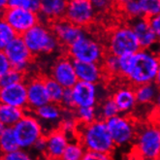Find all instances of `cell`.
I'll return each mask as SVG.
<instances>
[{"mask_svg": "<svg viewBox=\"0 0 160 160\" xmlns=\"http://www.w3.org/2000/svg\"><path fill=\"white\" fill-rule=\"evenodd\" d=\"M8 8H22L34 13H39L41 1L39 0H8Z\"/></svg>", "mask_w": 160, "mask_h": 160, "instance_id": "obj_33", "label": "cell"}, {"mask_svg": "<svg viewBox=\"0 0 160 160\" xmlns=\"http://www.w3.org/2000/svg\"><path fill=\"white\" fill-rule=\"evenodd\" d=\"M13 130L18 148L26 150L32 148L37 141L46 136L42 122L34 112H26Z\"/></svg>", "mask_w": 160, "mask_h": 160, "instance_id": "obj_7", "label": "cell"}, {"mask_svg": "<svg viewBox=\"0 0 160 160\" xmlns=\"http://www.w3.org/2000/svg\"><path fill=\"white\" fill-rule=\"evenodd\" d=\"M51 28L61 46H65L66 48L87 33L83 28L73 24L65 18L52 22L51 23Z\"/></svg>", "mask_w": 160, "mask_h": 160, "instance_id": "obj_15", "label": "cell"}, {"mask_svg": "<svg viewBox=\"0 0 160 160\" xmlns=\"http://www.w3.org/2000/svg\"><path fill=\"white\" fill-rule=\"evenodd\" d=\"M159 90L160 88L156 86L155 82L135 87L137 103L139 105H153Z\"/></svg>", "mask_w": 160, "mask_h": 160, "instance_id": "obj_24", "label": "cell"}, {"mask_svg": "<svg viewBox=\"0 0 160 160\" xmlns=\"http://www.w3.org/2000/svg\"><path fill=\"white\" fill-rule=\"evenodd\" d=\"M71 89L76 109L82 107H97L96 105L102 101V89H100V84L78 81Z\"/></svg>", "mask_w": 160, "mask_h": 160, "instance_id": "obj_13", "label": "cell"}, {"mask_svg": "<svg viewBox=\"0 0 160 160\" xmlns=\"http://www.w3.org/2000/svg\"><path fill=\"white\" fill-rule=\"evenodd\" d=\"M156 86L160 88V66H159V69H158V72H157V75H156V78H155V82Z\"/></svg>", "mask_w": 160, "mask_h": 160, "instance_id": "obj_48", "label": "cell"}, {"mask_svg": "<svg viewBox=\"0 0 160 160\" xmlns=\"http://www.w3.org/2000/svg\"><path fill=\"white\" fill-rule=\"evenodd\" d=\"M111 97L115 101L121 115L128 116V114L132 112L136 109L138 104L135 88L131 84L119 86L115 89Z\"/></svg>", "mask_w": 160, "mask_h": 160, "instance_id": "obj_17", "label": "cell"}, {"mask_svg": "<svg viewBox=\"0 0 160 160\" xmlns=\"http://www.w3.org/2000/svg\"><path fill=\"white\" fill-rule=\"evenodd\" d=\"M134 60V54H126L118 58V64H119V77L127 79L130 71L132 69Z\"/></svg>", "mask_w": 160, "mask_h": 160, "instance_id": "obj_37", "label": "cell"}, {"mask_svg": "<svg viewBox=\"0 0 160 160\" xmlns=\"http://www.w3.org/2000/svg\"><path fill=\"white\" fill-rule=\"evenodd\" d=\"M97 111L99 119L105 121L120 114L117 104L112 97H108L105 100L101 101L97 106Z\"/></svg>", "mask_w": 160, "mask_h": 160, "instance_id": "obj_27", "label": "cell"}, {"mask_svg": "<svg viewBox=\"0 0 160 160\" xmlns=\"http://www.w3.org/2000/svg\"><path fill=\"white\" fill-rule=\"evenodd\" d=\"M26 114L25 110L1 104L0 106V124L5 127H14Z\"/></svg>", "mask_w": 160, "mask_h": 160, "instance_id": "obj_23", "label": "cell"}, {"mask_svg": "<svg viewBox=\"0 0 160 160\" xmlns=\"http://www.w3.org/2000/svg\"><path fill=\"white\" fill-rule=\"evenodd\" d=\"M82 160H116L110 153H101L94 152H86Z\"/></svg>", "mask_w": 160, "mask_h": 160, "instance_id": "obj_40", "label": "cell"}, {"mask_svg": "<svg viewBox=\"0 0 160 160\" xmlns=\"http://www.w3.org/2000/svg\"><path fill=\"white\" fill-rule=\"evenodd\" d=\"M50 77L58 82L65 89H71L78 82L74 60L68 55L60 56L51 67Z\"/></svg>", "mask_w": 160, "mask_h": 160, "instance_id": "obj_12", "label": "cell"}, {"mask_svg": "<svg viewBox=\"0 0 160 160\" xmlns=\"http://www.w3.org/2000/svg\"><path fill=\"white\" fill-rule=\"evenodd\" d=\"M45 84L51 102L54 104H60L65 88L50 76L45 77Z\"/></svg>", "mask_w": 160, "mask_h": 160, "instance_id": "obj_28", "label": "cell"}, {"mask_svg": "<svg viewBox=\"0 0 160 160\" xmlns=\"http://www.w3.org/2000/svg\"><path fill=\"white\" fill-rule=\"evenodd\" d=\"M22 82H24V73L16 69H12L3 76H0V87L1 88L12 86V84Z\"/></svg>", "mask_w": 160, "mask_h": 160, "instance_id": "obj_35", "label": "cell"}, {"mask_svg": "<svg viewBox=\"0 0 160 160\" xmlns=\"http://www.w3.org/2000/svg\"><path fill=\"white\" fill-rule=\"evenodd\" d=\"M106 50L108 53L120 58L126 54H134L142 50V48L131 25L120 24L109 32Z\"/></svg>", "mask_w": 160, "mask_h": 160, "instance_id": "obj_5", "label": "cell"}, {"mask_svg": "<svg viewBox=\"0 0 160 160\" xmlns=\"http://www.w3.org/2000/svg\"><path fill=\"white\" fill-rule=\"evenodd\" d=\"M86 149L78 142L71 141L59 160H82Z\"/></svg>", "mask_w": 160, "mask_h": 160, "instance_id": "obj_30", "label": "cell"}, {"mask_svg": "<svg viewBox=\"0 0 160 160\" xmlns=\"http://www.w3.org/2000/svg\"><path fill=\"white\" fill-rule=\"evenodd\" d=\"M0 8H1L2 11H4L5 9L8 8V1L7 0H1V1H0Z\"/></svg>", "mask_w": 160, "mask_h": 160, "instance_id": "obj_47", "label": "cell"}, {"mask_svg": "<svg viewBox=\"0 0 160 160\" xmlns=\"http://www.w3.org/2000/svg\"><path fill=\"white\" fill-rule=\"evenodd\" d=\"M145 18H150L160 14V0H140Z\"/></svg>", "mask_w": 160, "mask_h": 160, "instance_id": "obj_36", "label": "cell"}, {"mask_svg": "<svg viewBox=\"0 0 160 160\" xmlns=\"http://www.w3.org/2000/svg\"><path fill=\"white\" fill-rule=\"evenodd\" d=\"M63 109L59 104H54V103H49L39 109L34 111V115L38 118V119L42 122L44 129L46 126H49L50 131H52L54 127H58L60 125V121L63 116ZM49 131V132H50Z\"/></svg>", "mask_w": 160, "mask_h": 160, "instance_id": "obj_21", "label": "cell"}, {"mask_svg": "<svg viewBox=\"0 0 160 160\" xmlns=\"http://www.w3.org/2000/svg\"><path fill=\"white\" fill-rule=\"evenodd\" d=\"M77 139L86 152L112 154L116 149L106 121L102 119H97L89 124H79Z\"/></svg>", "mask_w": 160, "mask_h": 160, "instance_id": "obj_1", "label": "cell"}, {"mask_svg": "<svg viewBox=\"0 0 160 160\" xmlns=\"http://www.w3.org/2000/svg\"><path fill=\"white\" fill-rule=\"evenodd\" d=\"M152 122H153L158 127H160V112H157V111L153 112Z\"/></svg>", "mask_w": 160, "mask_h": 160, "instance_id": "obj_45", "label": "cell"}, {"mask_svg": "<svg viewBox=\"0 0 160 160\" xmlns=\"http://www.w3.org/2000/svg\"><path fill=\"white\" fill-rule=\"evenodd\" d=\"M18 36V33L13 29L12 26L5 21L1 20L0 22V49L1 51H3Z\"/></svg>", "mask_w": 160, "mask_h": 160, "instance_id": "obj_32", "label": "cell"}, {"mask_svg": "<svg viewBox=\"0 0 160 160\" xmlns=\"http://www.w3.org/2000/svg\"><path fill=\"white\" fill-rule=\"evenodd\" d=\"M0 101L3 105L28 110L26 82H18L12 86L1 88Z\"/></svg>", "mask_w": 160, "mask_h": 160, "instance_id": "obj_16", "label": "cell"}, {"mask_svg": "<svg viewBox=\"0 0 160 160\" xmlns=\"http://www.w3.org/2000/svg\"><path fill=\"white\" fill-rule=\"evenodd\" d=\"M109 132L116 148H132L138 125L129 116L118 115L106 121Z\"/></svg>", "mask_w": 160, "mask_h": 160, "instance_id": "obj_8", "label": "cell"}, {"mask_svg": "<svg viewBox=\"0 0 160 160\" xmlns=\"http://www.w3.org/2000/svg\"><path fill=\"white\" fill-rule=\"evenodd\" d=\"M63 110H69V111H75L76 110V105H75V101L73 97L72 89H65L62 99L59 104Z\"/></svg>", "mask_w": 160, "mask_h": 160, "instance_id": "obj_39", "label": "cell"}, {"mask_svg": "<svg viewBox=\"0 0 160 160\" xmlns=\"http://www.w3.org/2000/svg\"><path fill=\"white\" fill-rule=\"evenodd\" d=\"M12 69H13V66H12L10 60L8 59L5 53L3 52H0V76H3V75L7 74Z\"/></svg>", "mask_w": 160, "mask_h": 160, "instance_id": "obj_41", "label": "cell"}, {"mask_svg": "<svg viewBox=\"0 0 160 160\" xmlns=\"http://www.w3.org/2000/svg\"><path fill=\"white\" fill-rule=\"evenodd\" d=\"M78 80L81 82L100 84L105 76V71L100 63H88L74 61Z\"/></svg>", "mask_w": 160, "mask_h": 160, "instance_id": "obj_20", "label": "cell"}, {"mask_svg": "<svg viewBox=\"0 0 160 160\" xmlns=\"http://www.w3.org/2000/svg\"><path fill=\"white\" fill-rule=\"evenodd\" d=\"M108 52L106 48L95 37L83 34L67 48V55L74 61L102 64Z\"/></svg>", "mask_w": 160, "mask_h": 160, "instance_id": "obj_6", "label": "cell"}, {"mask_svg": "<svg viewBox=\"0 0 160 160\" xmlns=\"http://www.w3.org/2000/svg\"><path fill=\"white\" fill-rule=\"evenodd\" d=\"M68 1L65 0H43L39 11L40 22L44 18L45 22L58 21L65 18Z\"/></svg>", "mask_w": 160, "mask_h": 160, "instance_id": "obj_22", "label": "cell"}, {"mask_svg": "<svg viewBox=\"0 0 160 160\" xmlns=\"http://www.w3.org/2000/svg\"><path fill=\"white\" fill-rule=\"evenodd\" d=\"M13 127H5L0 124V149L2 154H7L18 149Z\"/></svg>", "mask_w": 160, "mask_h": 160, "instance_id": "obj_25", "label": "cell"}, {"mask_svg": "<svg viewBox=\"0 0 160 160\" xmlns=\"http://www.w3.org/2000/svg\"><path fill=\"white\" fill-rule=\"evenodd\" d=\"M121 9L123 13L129 17L131 20L139 18H145L141 6L140 0H125L121 2Z\"/></svg>", "mask_w": 160, "mask_h": 160, "instance_id": "obj_31", "label": "cell"}, {"mask_svg": "<svg viewBox=\"0 0 160 160\" xmlns=\"http://www.w3.org/2000/svg\"><path fill=\"white\" fill-rule=\"evenodd\" d=\"M96 11L89 0H71L68 1L65 18L79 27L89 25L95 18Z\"/></svg>", "mask_w": 160, "mask_h": 160, "instance_id": "obj_11", "label": "cell"}, {"mask_svg": "<svg viewBox=\"0 0 160 160\" xmlns=\"http://www.w3.org/2000/svg\"><path fill=\"white\" fill-rule=\"evenodd\" d=\"M111 2L107 0H93L92 5L96 12H105L111 6Z\"/></svg>", "mask_w": 160, "mask_h": 160, "instance_id": "obj_43", "label": "cell"}, {"mask_svg": "<svg viewBox=\"0 0 160 160\" xmlns=\"http://www.w3.org/2000/svg\"><path fill=\"white\" fill-rule=\"evenodd\" d=\"M2 20L12 26L18 36H22L40 22L38 13L22 8H7L2 11Z\"/></svg>", "mask_w": 160, "mask_h": 160, "instance_id": "obj_9", "label": "cell"}, {"mask_svg": "<svg viewBox=\"0 0 160 160\" xmlns=\"http://www.w3.org/2000/svg\"><path fill=\"white\" fill-rule=\"evenodd\" d=\"M1 160H35V158L29 150L18 148L13 152L2 154Z\"/></svg>", "mask_w": 160, "mask_h": 160, "instance_id": "obj_38", "label": "cell"}, {"mask_svg": "<svg viewBox=\"0 0 160 160\" xmlns=\"http://www.w3.org/2000/svg\"><path fill=\"white\" fill-rule=\"evenodd\" d=\"M22 37L33 55L52 54L58 52L61 46L51 26L44 22L36 24Z\"/></svg>", "mask_w": 160, "mask_h": 160, "instance_id": "obj_4", "label": "cell"}, {"mask_svg": "<svg viewBox=\"0 0 160 160\" xmlns=\"http://www.w3.org/2000/svg\"><path fill=\"white\" fill-rule=\"evenodd\" d=\"M28 110L34 112L47 104L51 103L47 92L45 77H32L26 82Z\"/></svg>", "mask_w": 160, "mask_h": 160, "instance_id": "obj_14", "label": "cell"}, {"mask_svg": "<svg viewBox=\"0 0 160 160\" xmlns=\"http://www.w3.org/2000/svg\"><path fill=\"white\" fill-rule=\"evenodd\" d=\"M102 66L105 74L110 75V76H119V64L118 56L107 53L102 62Z\"/></svg>", "mask_w": 160, "mask_h": 160, "instance_id": "obj_34", "label": "cell"}, {"mask_svg": "<svg viewBox=\"0 0 160 160\" xmlns=\"http://www.w3.org/2000/svg\"><path fill=\"white\" fill-rule=\"evenodd\" d=\"M33 150L37 153H40V154H43L45 153L46 154V152H47V139H46V136L40 138L37 142L35 143V145L33 146L32 148Z\"/></svg>", "mask_w": 160, "mask_h": 160, "instance_id": "obj_44", "label": "cell"}, {"mask_svg": "<svg viewBox=\"0 0 160 160\" xmlns=\"http://www.w3.org/2000/svg\"><path fill=\"white\" fill-rule=\"evenodd\" d=\"M126 160H138V159H136L135 157H133L132 155H131V157H130V158H128V159H126Z\"/></svg>", "mask_w": 160, "mask_h": 160, "instance_id": "obj_49", "label": "cell"}, {"mask_svg": "<svg viewBox=\"0 0 160 160\" xmlns=\"http://www.w3.org/2000/svg\"><path fill=\"white\" fill-rule=\"evenodd\" d=\"M131 155L138 160H155L160 157V127L149 121L138 126L131 148Z\"/></svg>", "mask_w": 160, "mask_h": 160, "instance_id": "obj_2", "label": "cell"}, {"mask_svg": "<svg viewBox=\"0 0 160 160\" xmlns=\"http://www.w3.org/2000/svg\"><path fill=\"white\" fill-rule=\"evenodd\" d=\"M1 52H3L10 60L13 69L22 73H25V71L29 68L34 56L30 50L27 48L22 36H18Z\"/></svg>", "mask_w": 160, "mask_h": 160, "instance_id": "obj_10", "label": "cell"}, {"mask_svg": "<svg viewBox=\"0 0 160 160\" xmlns=\"http://www.w3.org/2000/svg\"><path fill=\"white\" fill-rule=\"evenodd\" d=\"M75 116L79 124H89L99 119L97 107H82L75 110Z\"/></svg>", "mask_w": 160, "mask_h": 160, "instance_id": "obj_29", "label": "cell"}, {"mask_svg": "<svg viewBox=\"0 0 160 160\" xmlns=\"http://www.w3.org/2000/svg\"><path fill=\"white\" fill-rule=\"evenodd\" d=\"M78 127H79V122L76 118V116H75V111L64 110L63 116L60 121L59 129L62 130L70 139L69 137L70 135L77 134Z\"/></svg>", "mask_w": 160, "mask_h": 160, "instance_id": "obj_26", "label": "cell"}, {"mask_svg": "<svg viewBox=\"0 0 160 160\" xmlns=\"http://www.w3.org/2000/svg\"><path fill=\"white\" fill-rule=\"evenodd\" d=\"M46 155L50 160H59L70 143V139L59 128L54 129L46 135Z\"/></svg>", "mask_w": 160, "mask_h": 160, "instance_id": "obj_18", "label": "cell"}, {"mask_svg": "<svg viewBox=\"0 0 160 160\" xmlns=\"http://www.w3.org/2000/svg\"><path fill=\"white\" fill-rule=\"evenodd\" d=\"M155 160H160V157H159V158H157V159H155Z\"/></svg>", "mask_w": 160, "mask_h": 160, "instance_id": "obj_50", "label": "cell"}, {"mask_svg": "<svg viewBox=\"0 0 160 160\" xmlns=\"http://www.w3.org/2000/svg\"><path fill=\"white\" fill-rule=\"evenodd\" d=\"M153 107H154V111H157V112H160V90L157 94V96L154 100V103H153Z\"/></svg>", "mask_w": 160, "mask_h": 160, "instance_id": "obj_46", "label": "cell"}, {"mask_svg": "<svg viewBox=\"0 0 160 160\" xmlns=\"http://www.w3.org/2000/svg\"><path fill=\"white\" fill-rule=\"evenodd\" d=\"M136 34L141 48L150 50L158 42L157 37L152 30L148 18H139L132 20L129 23Z\"/></svg>", "mask_w": 160, "mask_h": 160, "instance_id": "obj_19", "label": "cell"}, {"mask_svg": "<svg viewBox=\"0 0 160 160\" xmlns=\"http://www.w3.org/2000/svg\"><path fill=\"white\" fill-rule=\"evenodd\" d=\"M160 66V56L150 50H140L134 53L132 69L126 81L132 87L154 82Z\"/></svg>", "mask_w": 160, "mask_h": 160, "instance_id": "obj_3", "label": "cell"}, {"mask_svg": "<svg viewBox=\"0 0 160 160\" xmlns=\"http://www.w3.org/2000/svg\"><path fill=\"white\" fill-rule=\"evenodd\" d=\"M148 22L157 37V40L160 42V14L148 18Z\"/></svg>", "mask_w": 160, "mask_h": 160, "instance_id": "obj_42", "label": "cell"}]
</instances>
